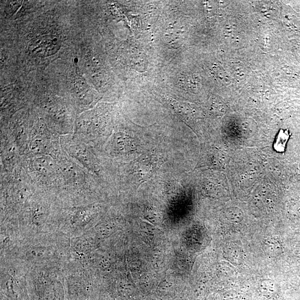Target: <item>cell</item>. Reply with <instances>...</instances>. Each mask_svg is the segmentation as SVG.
Returning <instances> with one entry per match:
<instances>
[{
    "label": "cell",
    "instance_id": "obj_1",
    "mask_svg": "<svg viewBox=\"0 0 300 300\" xmlns=\"http://www.w3.org/2000/svg\"><path fill=\"white\" fill-rule=\"evenodd\" d=\"M265 254L272 258L280 256L283 253V245L280 239L276 236L266 238L263 244Z\"/></svg>",
    "mask_w": 300,
    "mask_h": 300
},
{
    "label": "cell",
    "instance_id": "obj_2",
    "mask_svg": "<svg viewBox=\"0 0 300 300\" xmlns=\"http://www.w3.org/2000/svg\"><path fill=\"white\" fill-rule=\"evenodd\" d=\"M59 42L56 37L43 38L38 45V51L45 54H52L55 52L59 47Z\"/></svg>",
    "mask_w": 300,
    "mask_h": 300
},
{
    "label": "cell",
    "instance_id": "obj_3",
    "mask_svg": "<svg viewBox=\"0 0 300 300\" xmlns=\"http://www.w3.org/2000/svg\"><path fill=\"white\" fill-rule=\"evenodd\" d=\"M259 290L263 296L267 298H272L276 296L278 287L274 281L267 279L261 281L259 283Z\"/></svg>",
    "mask_w": 300,
    "mask_h": 300
},
{
    "label": "cell",
    "instance_id": "obj_4",
    "mask_svg": "<svg viewBox=\"0 0 300 300\" xmlns=\"http://www.w3.org/2000/svg\"><path fill=\"white\" fill-rule=\"evenodd\" d=\"M289 139L288 131L281 130L278 135L275 148L276 151L282 152L285 150L287 140Z\"/></svg>",
    "mask_w": 300,
    "mask_h": 300
}]
</instances>
